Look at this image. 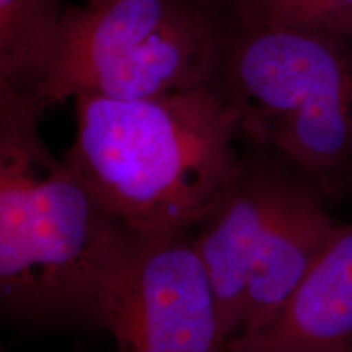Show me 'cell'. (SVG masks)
<instances>
[{
  "instance_id": "cell-1",
  "label": "cell",
  "mask_w": 352,
  "mask_h": 352,
  "mask_svg": "<svg viewBox=\"0 0 352 352\" xmlns=\"http://www.w3.org/2000/svg\"><path fill=\"white\" fill-rule=\"evenodd\" d=\"M44 109L0 80V321L107 328L132 233L44 142Z\"/></svg>"
},
{
  "instance_id": "cell-2",
  "label": "cell",
  "mask_w": 352,
  "mask_h": 352,
  "mask_svg": "<svg viewBox=\"0 0 352 352\" xmlns=\"http://www.w3.org/2000/svg\"><path fill=\"white\" fill-rule=\"evenodd\" d=\"M74 103L64 158L129 232H192L239 168L240 114L210 87Z\"/></svg>"
},
{
  "instance_id": "cell-3",
  "label": "cell",
  "mask_w": 352,
  "mask_h": 352,
  "mask_svg": "<svg viewBox=\"0 0 352 352\" xmlns=\"http://www.w3.org/2000/svg\"><path fill=\"white\" fill-rule=\"evenodd\" d=\"M222 28L219 0L83 2L64 10L26 91L46 109L212 88Z\"/></svg>"
},
{
  "instance_id": "cell-4",
  "label": "cell",
  "mask_w": 352,
  "mask_h": 352,
  "mask_svg": "<svg viewBox=\"0 0 352 352\" xmlns=\"http://www.w3.org/2000/svg\"><path fill=\"white\" fill-rule=\"evenodd\" d=\"M219 6L223 28L212 88L239 111L252 144L271 122L352 94V39Z\"/></svg>"
},
{
  "instance_id": "cell-5",
  "label": "cell",
  "mask_w": 352,
  "mask_h": 352,
  "mask_svg": "<svg viewBox=\"0 0 352 352\" xmlns=\"http://www.w3.org/2000/svg\"><path fill=\"white\" fill-rule=\"evenodd\" d=\"M107 329L120 352H226L222 314L191 232L132 233Z\"/></svg>"
},
{
  "instance_id": "cell-6",
  "label": "cell",
  "mask_w": 352,
  "mask_h": 352,
  "mask_svg": "<svg viewBox=\"0 0 352 352\" xmlns=\"http://www.w3.org/2000/svg\"><path fill=\"white\" fill-rule=\"evenodd\" d=\"M259 148L261 152L241 155L235 175L191 232L212 283L228 341L241 329L254 258L296 170L272 148Z\"/></svg>"
},
{
  "instance_id": "cell-7",
  "label": "cell",
  "mask_w": 352,
  "mask_h": 352,
  "mask_svg": "<svg viewBox=\"0 0 352 352\" xmlns=\"http://www.w3.org/2000/svg\"><path fill=\"white\" fill-rule=\"evenodd\" d=\"M352 351V223L331 243L264 327L233 336L226 352Z\"/></svg>"
},
{
  "instance_id": "cell-8",
  "label": "cell",
  "mask_w": 352,
  "mask_h": 352,
  "mask_svg": "<svg viewBox=\"0 0 352 352\" xmlns=\"http://www.w3.org/2000/svg\"><path fill=\"white\" fill-rule=\"evenodd\" d=\"M340 226L324 208L314 179L294 170L254 258L239 334L254 331L272 320L324 253Z\"/></svg>"
},
{
  "instance_id": "cell-9",
  "label": "cell",
  "mask_w": 352,
  "mask_h": 352,
  "mask_svg": "<svg viewBox=\"0 0 352 352\" xmlns=\"http://www.w3.org/2000/svg\"><path fill=\"white\" fill-rule=\"evenodd\" d=\"M270 147L314 182L352 166V94L341 95L271 122L254 142Z\"/></svg>"
},
{
  "instance_id": "cell-10",
  "label": "cell",
  "mask_w": 352,
  "mask_h": 352,
  "mask_svg": "<svg viewBox=\"0 0 352 352\" xmlns=\"http://www.w3.org/2000/svg\"><path fill=\"white\" fill-rule=\"evenodd\" d=\"M64 10L63 0H0V80L26 91Z\"/></svg>"
},
{
  "instance_id": "cell-11",
  "label": "cell",
  "mask_w": 352,
  "mask_h": 352,
  "mask_svg": "<svg viewBox=\"0 0 352 352\" xmlns=\"http://www.w3.org/2000/svg\"><path fill=\"white\" fill-rule=\"evenodd\" d=\"M243 15L352 39V0H219Z\"/></svg>"
},
{
  "instance_id": "cell-12",
  "label": "cell",
  "mask_w": 352,
  "mask_h": 352,
  "mask_svg": "<svg viewBox=\"0 0 352 352\" xmlns=\"http://www.w3.org/2000/svg\"><path fill=\"white\" fill-rule=\"evenodd\" d=\"M83 2H94V0H83Z\"/></svg>"
},
{
  "instance_id": "cell-13",
  "label": "cell",
  "mask_w": 352,
  "mask_h": 352,
  "mask_svg": "<svg viewBox=\"0 0 352 352\" xmlns=\"http://www.w3.org/2000/svg\"><path fill=\"white\" fill-rule=\"evenodd\" d=\"M351 352H352V351H351Z\"/></svg>"
}]
</instances>
